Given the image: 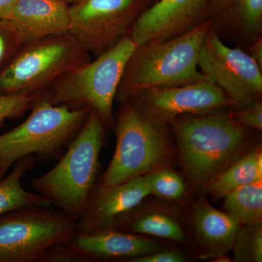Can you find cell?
Here are the masks:
<instances>
[{"label":"cell","mask_w":262,"mask_h":262,"mask_svg":"<svg viewBox=\"0 0 262 262\" xmlns=\"http://www.w3.org/2000/svg\"><path fill=\"white\" fill-rule=\"evenodd\" d=\"M211 27L207 20L177 37L136 48L125 65L117 99H130L153 88L208 80L198 68V58L203 39Z\"/></svg>","instance_id":"obj_1"},{"label":"cell","mask_w":262,"mask_h":262,"mask_svg":"<svg viewBox=\"0 0 262 262\" xmlns=\"http://www.w3.org/2000/svg\"><path fill=\"white\" fill-rule=\"evenodd\" d=\"M181 163L195 187H205L241 157L246 127L231 114L183 115L170 122Z\"/></svg>","instance_id":"obj_2"},{"label":"cell","mask_w":262,"mask_h":262,"mask_svg":"<svg viewBox=\"0 0 262 262\" xmlns=\"http://www.w3.org/2000/svg\"><path fill=\"white\" fill-rule=\"evenodd\" d=\"M106 125L94 112L56 165L32 180V187L51 205L77 220L97 184Z\"/></svg>","instance_id":"obj_3"},{"label":"cell","mask_w":262,"mask_h":262,"mask_svg":"<svg viewBox=\"0 0 262 262\" xmlns=\"http://www.w3.org/2000/svg\"><path fill=\"white\" fill-rule=\"evenodd\" d=\"M115 117L116 148L96 185L112 187L165 168L175 151L168 125L146 115L133 100L120 101Z\"/></svg>","instance_id":"obj_4"},{"label":"cell","mask_w":262,"mask_h":262,"mask_svg":"<svg viewBox=\"0 0 262 262\" xmlns=\"http://www.w3.org/2000/svg\"><path fill=\"white\" fill-rule=\"evenodd\" d=\"M137 46L128 35L113 48L77 66L53 82L45 92L53 105L65 104L73 110H88L113 129V103L124 70Z\"/></svg>","instance_id":"obj_5"},{"label":"cell","mask_w":262,"mask_h":262,"mask_svg":"<svg viewBox=\"0 0 262 262\" xmlns=\"http://www.w3.org/2000/svg\"><path fill=\"white\" fill-rule=\"evenodd\" d=\"M44 91L33 105L28 118L0 135V179L13 164L28 155H35L37 162L59 160L91 113L65 104H52Z\"/></svg>","instance_id":"obj_6"},{"label":"cell","mask_w":262,"mask_h":262,"mask_svg":"<svg viewBox=\"0 0 262 262\" xmlns=\"http://www.w3.org/2000/svg\"><path fill=\"white\" fill-rule=\"evenodd\" d=\"M89 55L70 32L25 43L0 72V94L46 91L61 76L89 61Z\"/></svg>","instance_id":"obj_7"},{"label":"cell","mask_w":262,"mask_h":262,"mask_svg":"<svg viewBox=\"0 0 262 262\" xmlns=\"http://www.w3.org/2000/svg\"><path fill=\"white\" fill-rule=\"evenodd\" d=\"M77 220L50 206H30L0 216V262H38L46 251L67 242Z\"/></svg>","instance_id":"obj_8"},{"label":"cell","mask_w":262,"mask_h":262,"mask_svg":"<svg viewBox=\"0 0 262 262\" xmlns=\"http://www.w3.org/2000/svg\"><path fill=\"white\" fill-rule=\"evenodd\" d=\"M198 68L225 92L234 106L241 108L259 101L261 69L249 53L226 45L212 27L202 43Z\"/></svg>","instance_id":"obj_9"},{"label":"cell","mask_w":262,"mask_h":262,"mask_svg":"<svg viewBox=\"0 0 262 262\" xmlns=\"http://www.w3.org/2000/svg\"><path fill=\"white\" fill-rule=\"evenodd\" d=\"M139 10L137 0H81L70 6L69 32L98 56L127 35Z\"/></svg>","instance_id":"obj_10"},{"label":"cell","mask_w":262,"mask_h":262,"mask_svg":"<svg viewBox=\"0 0 262 262\" xmlns=\"http://www.w3.org/2000/svg\"><path fill=\"white\" fill-rule=\"evenodd\" d=\"M130 99L146 115L167 125L183 115L219 113L234 105L225 92L209 80L153 88Z\"/></svg>","instance_id":"obj_11"},{"label":"cell","mask_w":262,"mask_h":262,"mask_svg":"<svg viewBox=\"0 0 262 262\" xmlns=\"http://www.w3.org/2000/svg\"><path fill=\"white\" fill-rule=\"evenodd\" d=\"M210 0H159L139 15L127 35L139 46L181 35L208 20Z\"/></svg>","instance_id":"obj_12"},{"label":"cell","mask_w":262,"mask_h":262,"mask_svg":"<svg viewBox=\"0 0 262 262\" xmlns=\"http://www.w3.org/2000/svg\"><path fill=\"white\" fill-rule=\"evenodd\" d=\"M145 175L112 187L96 186L76 222L77 233L114 228L119 215L134 209L149 195Z\"/></svg>","instance_id":"obj_13"},{"label":"cell","mask_w":262,"mask_h":262,"mask_svg":"<svg viewBox=\"0 0 262 262\" xmlns=\"http://www.w3.org/2000/svg\"><path fill=\"white\" fill-rule=\"evenodd\" d=\"M67 242L80 250L91 260L128 259L165 249V246L141 234L116 228L101 229L91 233L71 235Z\"/></svg>","instance_id":"obj_14"},{"label":"cell","mask_w":262,"mask_h":262,"mask_svg":"<svg viewBox=\"0 0 262 262\" xmlns=\"http://www.w3.org/2000/svg\"><path fill=\"white\" fill-rule=\"evenodd\" d=\"M25 43L69 32L70 6L63 0H18L6 18Z\"/></svg>","instance_id":"obj_15"},{"label":"cell","mask_w":262,"mask_h":262,"mask_svg":"<svg viewBox=\"0 0 262 262\" xmlns=\"http://www.w3.org/2000/svg\"><path fill=\"white\" fill-rule=\"evenodd\" d=\"M208 20L250 46L261 37L262 0H210Z\"/></svg>","instance_id":"obj_16"},{"label":"cell","mask_w":262,"mask_h":262,"mask_svg":"<svg viewBox=\"0 0 262 262\" xmlns=\"http://www.w3.org/2000/svg\"><path fill=\"white\" fill-rule=\"evenodd\" d=\"M192 225L201 247L202 259H213L230 251L239 227L228 213L215 209L206 202L194 207Z\"/></svg>","instance_id":"obj_17"},{"label":"cell","mask_w":262,"mask_h":262,"mask_svg":"<svg viewBox=\"0 0 262 262\" xmlns=\"http://www.w3.org/2000/svg\"><path fill=\"white\" fill-rule=\"evenodd\" d=\"M114 228L131 233L151 235L186 243L187 237L182 224L172 213L161 209H134L119 215Z\"/></svg>","instance_id":"obj_18"},{"label":"cell","mask_w":262,"mask_h":262,"mask_svg":"<svg viewBox=\"0 0 262 262\" xmlns=\"http://www.w3.org/2000/svg\"><path fill=\"white\" fill-rule=\"evenodd\" d=\"M259 181H262V153L258 148L239 157L207 186L211 195L218 200L237 188Z\"/></svg>","instance_id":"obj_19"},{"label":"cell","mask_w":262,"mask_h":262,"mask_svg":"<svg viewBox=\"0 0 262 262\" xmlns=\"http://www.w3.org/2000/svg\"><path fill=\"white\" fill-rule=\"evenodd\" d=\"M36 162L34 155L24 157L15 163L14 169L8 177L0 179V216L24 207L51 206L44 196L22 187V178L34 168Z\"/></svg>","instance_id":"obj_20"},{"label":"cell","mask_w":262,"mask_h":262,"mask_svg":"<svg viewBox=\"0 0 262 262\" xmlns=\"http://www.w3.org/2000/svg\"><path fill=\"white\" fill-rule=\"evenodd\" d=\"M224 198L226 211L239 225L261 222L262 181L237 188Z\"/></svg>","instance_id":"obj_21"},{"label":"cell","mask_w":262,"mask_h":262,"mask_svg":"<svg viewBox=\"0 0 262 262\" xmlns=\"http://www.w3.org/2000/svg\"><path fill=\"white\" fill-rule=\"evenodd\" d=\"M237 261H262L261 222L251 225H239L233 247Z\"/></svg>","instance_id":"obj_22"},{"label":"cell","mask_w":262,"mask_h":262,"mask_svg":"<svg viewBox=\"0 0 262 262\" xmlns=\"http://www.w3.org/2000/svg\"><path fill=\"white\" fill-rule=\"evenodd\" d=\"M150 194L168 200H178L185 194V186L182 177L173 170L162 168L146 174Z\"/></svg>","instance_id":"obj_23"},{"label":"cell","mask_w":262,"mask_h":262,"mask_svg":"<svg viewBox=\"0 0 262 262\" xmlns=\"http://www.w3.org/2000/svg\"><path fill=\"white\" fill-rule=\"evenodd\" d=\"M25 44L21 33L13 22L0 18V72Z\"/></svg>","instance_id":"obj_24"},{"label":"cell","mask_w":262,"mask_h":262,"mask_svg":"<svg viewBox=\"0 0 262 262\" xmlns=\"http://www.w3.org/2000/svg\"><path fill=\"white\" fill-rule=\"evenodd\" d=\"M42 92L37 94H0V127L7 120H15L23 116L32 108Z\"/></svg>","instance_id":"obj_25"},{"label":"cell","mask_w":262,"mask_h":262,"mask_svg":"<svg viewBox=\"0 0 262 262\" xmlns=\"http://www.w3.org/2000/svg\"><path fill=\"white\" fill-rule=\"evenodd\" d=\"M84 253L70 243L61 242L48 248L38 262H90Z\"/></svg>","instance_id":"obj_26"},{"label":"cell","mask_w":262,"mask_h":262,"mask_svg":"<svg viewBox=\"0 0 262 262\" xmlns=\"http://www.w3.org/2000/svg\"><path fill=\"white\" fill-rule=\"evenodd\" d=\"M232 118L245 127L262 130V103L257 101L241 107L238 111L231 114Z\"/></svg>","instance_id":"obj_27"},{"label":"cell","mask_w":262,"mask_h":262,"mask_svg":"<svg viewBox=\"0 0 262 262\" xmlns=\"http://www.w3.org/2000/svg\"><path fill=\"white\" fill-rule=\"evenodd\" d=\"M130 262H182L186 257L182 253L172 250H160L157 252L127 260Z\"/></svg>","instance_id":"obj_28"},{"label":"cell","mask_w":262,"mask_h":262,"mask_svg":"<svg viewBox=\"0 0 262 262\" xmlns=\"http://www.w3.org/2000/svg\"><path fill=\"white\" fill-rule=\"evenodd\" d=\"M249 55L258 67L262 70V39L261 37H258L256 40L250 46Z\"/></svg>","instance_id":"obj_29"},{"label":"cell","mask_w":262,"mask_h":262,"mask_svg":"<svg viewBox=\"0 0 262 262\" xmlns=\"http://www.w3.org/2000/svg\"><path fill=\"white\" fill-rule=\"evenodd\" d=\"M18 0H0V18H6Z\"/></svg>","instance_id":"obj_30"},{"label":"cell","mask_w":262,"mask_h":262,"mask_svg":"<svg viewBox=\"0 0 262 262\" xmlns=\"http://www.w3.org/2000/svg\"><path fill=\"white\" fill-rule=\"evenodd\" d=\"M63 1H64L66 3H67V4H76V3H79V2L81 1V0H63Z\"/></svg>","instance_id":"obj_31"}]
</instances>
